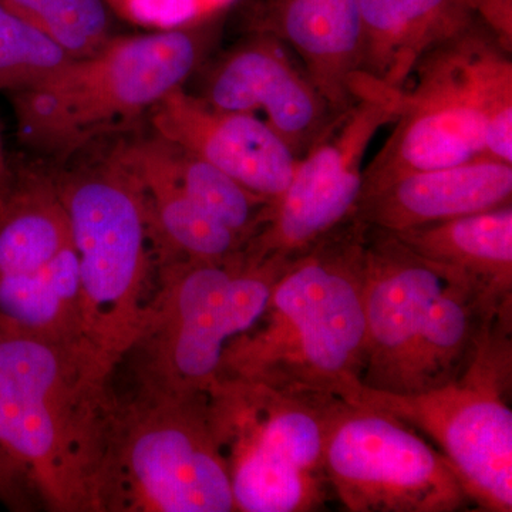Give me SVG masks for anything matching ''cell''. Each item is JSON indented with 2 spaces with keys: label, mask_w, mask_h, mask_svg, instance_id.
<instances>
[{
  "label": "cell",
  "mask_w": 512,
  "mask_h": 512,
  "mask_svg": "<svg viewBox=\"0 0 512 512\" xmlns=\"http://www.w3.org/2000/svg\"><path fill=\"white\" fill-rule=\"evenodd\" d=\"M70 59L46 33L0 5V90L28 89Z\"/></svg>",
  "instance_id": "24"
},
{
  "label": "cell",
  "mask_w": 512,
  "mask_h": 512,
  "mask_svg": "<svg viewBox=\"0 0 512 512\" xmlns=\"http://www.w3.org/2000/svg\"><path fill=\"white\" fill-rule=\"evenodd\" d=\"M56 183L30 175L0 202V276L40 271L72 247Z\"/></svg>",
  "instance_id": "21"
},
{
  "label": "cell",
  "mask_w": 512,
  "mask_h": 512,
  "mask_svg": "<svg viewBox=\"0 0 512 512\" xmlns=\"http://www.w3.org/2000/svg\"><path fill=\"white\" fill-rule=\"evenodd\" d=\"M288 265L247 261L244 251L227 261L164 259L160 288L130 349L141 355V386L210 392L228 343L259 319Z\"/></svg>",
  "instance_id": "7"
},
{
  "label": "cell",
  "mask_w": 512,
  "mask_h": 512,
  "mask_svg": "<svg viewBox=\"0 0 512 512\" xmlns=\"http://www.w3.org/2000/svg\"><path fill=\"white\" fill-rule=\"evenodd\" d=\"M101 512L235 511L207 394L140 386L117 403Z\"/></svg>",
  "instance_id": "9"
},
{
  "label": "cell",
  "mask_w": 512,
  "mask_h": 512,
  "mask_svg": "<svg viewBox=\"0 0 512 512\" xmlns=\"http://www.w3.org/2000/svg\"><path fill=\"white\" fill-rule=\"evenodd\" d=\"M366 228L350 218L289 262L259 319L228 343L218 380L338 399L355 389L365 345Z\"/></svg>",
  "instance_id": "2"
},
{
  "label": "cell",
  "mask_w": 512,
  "mask_h": 512,
  "mask_svg": "<svg viewBox=\"0 0 512 512\" xmlns=\"http://www.w3.org/2000/svg\"><path fill=\"white\" fill-rule=\"evenodd\" d=\"M340 400L244 380H218L211 387L212 429L235 511L308 512L325 504L330 485L323 454Z\"/></svg>",
  "instance_id": "8"
},
{
  "label": "cell",
  "mask_w": 512,
  "mask_h": 512,
  "mask_svg": "<svg viewBox=\"0 0 512 512\" xmlns=\"http://www.w3.org/2000/svg\"><path fill=\"white\" fill-rule=\"evenodd\" d=\"M218 110L262 111L296 157L338 119L298 57L276 37L252 33L211 67L200 96Z\"/></svg>",
  "instance_id": "13"
},
{
  "label": "cell",
  "mask_w": 512,
  "mask_h": 512,
  "mask_svg": "<svg viewBox=\"0 0 512 512\" xmlns=\"http://www.w3.org/2000/svg\"><path fill=\"white\" fill-rule=\"evenodd\" d=\"M0 328L55 342L84 340L73 245L40 271L0 276Z\"/></svg>",
  "instance_id": "20"
},
{
  "label": "cell",
  "mask_w": 512,
  "mask_h": 512,
  "mask_svg": "<svg viewBox=\"0 0 512 512\" xmlns=\"http://www.w3.org/2000/svg\"><path fill=\"white\" fill-rule=\"evenodd\" d=\"M6 190V177L0 178V202H2L3 194Z\"/></svg>",
  "instance_id": "28"
},
{
  "label": "cell",
  "mask_w": 512,
  "mask_h": 512,
  "mask_svg": "<svg viewBox=\"0 0 512 512\" xmlns=\"http://www.w3.org/2000/svg\"><path fill=\"white\" fill-rule=\"evenodd\" d=\"M323 463L350 512H454L471 501L441 451L404 421L362 404L335 407Z\"/></svg>",
  "instance_id": "11"
},
{
  "label": "cell",
  "mask_w": 512,
  "mask_h": 512,
  "mask_svg": "<svg viewBox=\"0 0 512 512\" xmlns=\"http://www.w3.org/2000/svg\"><path fill=\"white\" fill-rule=\"evenodd\" d=\"M120 18L154 30L187 28L210 20L232 0H106Z\"/></svg>",
  "instance_id": "25"
},
{
  "label": "cell",
  "mask_w": 512,
  "mask_h": 512,
  "mask_svg": "<svg viewBox=\"0 0 512 512\" xmlns=\"http://www.w3.org/2000/svg\"><path fill=\"white\" fill-rule=\"evenodd\" d=\"M28 487L30 484L25 473L0 448V503L13 510H25Z\"/></svg>",
  "instance_id": "26"
},
{
  "label": "cell",
  "mask_w": 512,
  "mask_h": 512,
  "mask_svg": "<svg viewBox=\"0 0 512 512\" xmlns=\"http://www.w3.org/2000/svg\"><path fill=\"white\" fill-rule=\"evenodd\" d=\"M72 57L90 55L111 37L106 0H0Z\"/></svg>",
  "instance_id": "23"
},
{
  "label": "cell",
  "mask_w": 512,
  "mask_h": 512,
  "mask_svg": "<svg viewBox=\"0 0 512 512\" xmlns=\"http://www.w3.org/2000/svg\"><path fill=\"white\" fill-rule=\"evenodd\" d=\"M207 22L111 36L90 55L10 93L20 138L43 153L70 157L150 114L205 59Z\"/></svg>",
  "instance_id": "5"
},
{
  "label": "cell",
  "mask_w": 512,
  "mask_h": 512,
  "mask_svg": "<svg viewBox=\"0 0 512 512\" xmlns=\"http://www.w3.org/2000/svg\"><path fill=\"white\" fill-rule=\"evenodd\" d=\"M412 77L360 200L416 171L480 157L512 164V50L483 20L429 50Z\"/></svg>",
  "instance_id": "4"
},
{
  "label": "cell",
  "mask_w": 512,
  "mask_h": 512,
  "mask_svg": "<svg viewBox=\"0 0 512 512\" xmlns=\"http://www.w3.org/2000/svg\"><path fill=\"white\" fill-rule=\"evenodd\" d=\"M254 32L276 37L336 114L355 103L359 73V0H268Z\"/></svg>",
  "instance_id": "16"
},
{
  "label": "cell",
  "mask_w": 512,
  "mask_h": 512,
  "mask_svg": "<svg viewBox=\"0 0 512 512\" xmlns=\"http://www.w3.org/2000/svg\"><path fill=\"white\" fill-rule=\"evenodd\" d=\"M393 234L421 258L464 276L495 302H512V204Z\"/></svg>",
  "instance_id": "18"
},
{
  "label": "cell",
  "mask_w": 512,
  "mask_h": 512,
  "mask_svg": "<svg viewBox=\"0 0 512 512\" xmlns=\"http://www.w3.org/2000/svg\"><path fill=\"white\" fill-rule=\"evenodd\" d=\"M359 73L390 90L417 62L478 19L473 0H359Z\"/></svg>",
  "instance_id": "17"
},
{
  "label": "cell",
  "mask_w": 512,
  "mask_h": 512,
  "mask_svg": "<svg viewBox=\"0 0 512 512\" xmlns=\"http://www.w3.org/2000/svg\"><path fill=\"white\" fill-rule=\"evenodd\" d=\"M400 93L363 77L355 103L298 158L291 184L245 245L248 261L291 262L355 217L367 147L396 121Z\"/></svg>",
  "instance_id": "12"
},
{
  "label": "cell",
  "mask_w": 512,
  "mask_h": 512,
  "mask_svg": "<svg viewBox=\"0 0 512 512\" xmlns=\"http://www.w3.org/2000/svg\"><path fill=\"white\" fill-rule=\"evenodd\" d=\"M512 164L480 157L397 178L357 204L355 218L389 232L511 204Z\"/></svg>",
  "instance_id": "15"
},
{
  "label": "cell",
  "mask_w": 512,
  "mask_h": 512,
  "mask_svg": "<svg viewBox=\"0 0 512 512\" xmlns=\"http://www.w3.org/2000/svg\"><path fill=\"white\" fill-rule=\"evenodd\" d=\"M136 141L191 201L244 239L245 244L264 225L271 211V201L258 197L204 158L157 134Z\"/></svg>",
  "instance_id": "22"
},
{
  "label": "cell",
  "mask_w": 512,
  "mask_h": 512,
  "mask_svg": "<svg viewBox=\"0 0 512 512\" xmlns=\"http://www.w3.org/2000/svg\"><path fill=\"white\" fill-rule=\"evenodd\" d=\"M6 177L5 148H3L2 128H0V178Z\"/></svg>",
  "instance_id": "27"
},
{
  "label": "cell",
  "mask_w": 512,
  "mask_h": 512,
  "mask_svg": "<svg viewBox=\"0 0 512 512\" xmlns=\"http://www.w3.org/2000/svg\"><path fill=\"white\" fill-rule=\"evenodd\" d=\"M148 116L154 134L204 158L272 204L291 184L298 157L254 113L214 109L178 87Z\"/></svg>",
  "instance_id": "14"
},
{
  "label": "cell",
  "mask_w": 512,
  "mask_h": 512,
  "mask_svg": "<svg viewBox=\"0 0 512 512\" xmlns=\"http://www.w3.org/2000/svg\"><path fill=\"white\" fill-rule=\"evenodd\" d=\"M55 183L79 264L84 340L116 369L136 343L151 301L157 249L146 197L114 151Z\"/></svg>",
  "instance_id": "6"
},
{
  "label": "cell",
  "mask_w": 512,
  "mask_h": 512,
  "mask_svg": "<svg viewBox=\"0 0 512 512\" xmlns=\"http://www.w3.org/2000/svg\"><path fill=\"white\" fill-rule=\"evenodd\" d=\"M363 309L359 383L419 394L463 375L512 302H495L464 276L421 258L393 232L367 225Z\"/></svg>",
  "instance_id": "3"
},
{
  "label": "cell",
  "mask_w": 512,
  "mask_h": 512,
  "mask_svg": "<svg viewBox=\"0 0 512 512\" xmlns=\"http://www.w3.org/2000/svg\"><path fill=\"white\" fill-rule=\"evenodd\" d=\"M512 311L488 330L453 382L419 394L357 384L342 400L392 414L439 446L481 511H512Z\"/></svg>",
  "instance_id": "10"
},
{
  "label": "cell",
  "mask_w": 512,
  "mask_h": 512,
  "mask_svg": "<svg viewBox=\"0 0 512 512\" xmlns=\"http://www.w3.org/2000/svg\"><path fill=\"white\" fill-rule=\"evenodd\" d=\"M113 151L143 188L161 258L227 261L242 254L247 245L244 239L191 201L136 140L121 143Z\"/></svg>",
  "instance_id": "19"
},
{
  "label": "cell",
  "mask_w": 512,
  "mask_h": 512,
  "mask_svg": "<svg viewBox=\"0 0 512 512\" xmlns=\"http://www.w3.org/2000/svg\"><path fill=\"white\" fill-rule=\"evenodd\" d=\"M113 372L86 340L0 328V448L50 510L101 512Z\"/></svg>",
  "instance_id": "1"
}]
</instances>
